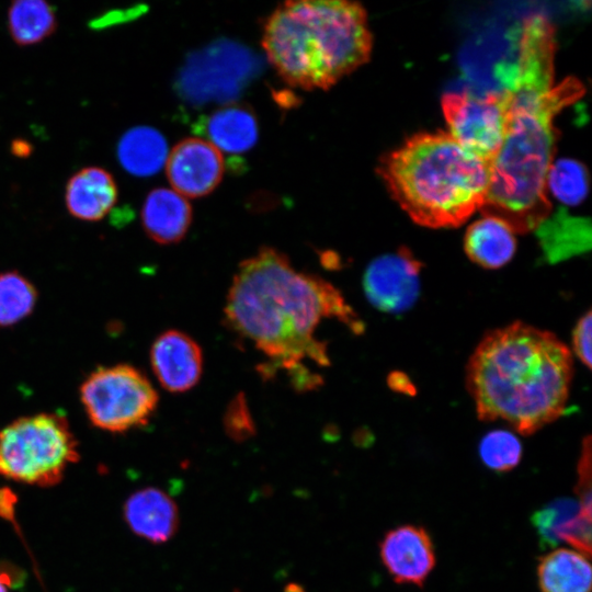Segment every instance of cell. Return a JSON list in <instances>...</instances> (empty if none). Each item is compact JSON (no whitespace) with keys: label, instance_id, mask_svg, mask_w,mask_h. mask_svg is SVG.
Wrapping results in <instances>:
<instances>
[{"label":"cell","instance_id":"cell-17","mask_svg":"<svg viewBox=\"0 0 592 592\" xmlns=\"http://www.w3.org/2000/svg\"><path fill=\"white\" fill-rule=\"evenodd\" d=\"M192 218L190 202L172 189L158 187L150 191L141 208L144 230L159 244L181 241L189 231Z\"/></svg>","mask_w":592,"mask_h":592},{"label":"cell","instance_id":"cell-5","mask_svg":"<svg viewBox=\"0 0 592 592\" xmlns=\"http://www.w3.org/2000/svg\"><path fill=\"white\" fill-rule=\"evenodd\" d=\"M379 172L411 219L431 228L463 224L489 187V163L447 133L414 135L383 158Z\"/></svg>","mask_w":592,"mask_h":592},{"label":"cell","instance_id":"cell-16","mask_svg":"<svg viewBox=\"0 0 592 592\" xmlns=\"http://www.w3.org/2000/svg\"><path fill=\"white\" fill-rule=\"evenodd\" d=\"M118 198L116 181L101 167H86L67 182L65 192L69 214L80 220L99 221L114 207Z\"/></svg>","mask_w":592,"mask_h":592},{"label":"cell","instance_id":"cell-30","mask_svg":"<svg viewBox=\"0 0 592 592\" xmlns=\"http://www.w3.org/2000/svg\"><path fill=\"white\" fill-rule=\"evenodd\" d=\"M12 152L19 157H26L31 152V145L25 140H14L12 143Z\"/></svg>","mask_w":592,"mask_h":592},{"label":"cell","instance_id":"cell-25","mask_svg":"<svg viewBox=\"0 0 592 592\" xmlns=\"http://www.w3.org/2000/svg\"><path fill=\"white\" fill-rule=\"evenodd\" d=\"M35 286L22 274H0V327L13 326L30 316L36 305Z\"/></svg>","mask_w":592,"mask_h":592},{"label":"cell","instance_id":"cell-15","mask_svg":"<svg viewBox=\"0 0 592 592\" xmlns=\"http://www.w3.org/2000/svg\"><path fill=\"white\" fill-rule=\"evenodd\" d=\"M123 513L132 532L153 544L169 542L179 528L177 503L156 487L132 493L125 501Z\"/></svg>","mask_w":592,"mask_h":592},{"label":"cell","instance_id":"cell-14","mask_svg":"<svg viewBox=\"0 0 592 592\" xmlns=\"http://www.w3.org/2000/svg\"><path fill=\"white\" fill-rule=\"evenodd\" d=\"M532 523L542 545L554 547L563 542L590 557L591 511L577 499H558L546 504L533 514Z\"/></svg>","mask_w":592,"mask_h":592},{"label":"cell","instance_id":"cell-29","mask_svg":"<svg viewBox=\"0 0 592 592\" xmlns=\"http://www.w3.org/2000/svg\"><path fill=\"white\" fill-rule=\"evenodd\" d=\"M591 334H592V315L588 310L577 322L572 333V349L576 356L588 367L591 368Z\"/></svg>","mask_w":592,"mask_h":592},{"label":"cell","instance_id":"cell-20","mask_svg":"<svg viewBox=\"0 0 592 592\" xmlns=\"http://www.w3.org/2000/svg\"><path fill=\"white\" fill-rule=\"evenodd\" d=\"M537 578L540 592H590L589 557L573 548H557L540 558Z\"/></svg>","mask_w":592,"mask_h":592},{"label":"cell","instance_id":"cell-19","mask_svg":"<svg viewBox=\"0 0 592 592\" xmlns=\"http://www.w3.org/2000/svg\"><path fill=\"white\" fill-rule=\"evenodd\" d=\"M464 248L473 262L486 269H499L515 253V231L503 219L485 214L467 229Z\"/></svg>","mask_w":592,"mask_h":592},{"label":"cell","instance_id":"cell-23","mask_svg":"<svg viewBox=\"0 0 592 592\" xmlns=\"http://www.w3.org/2000/svg\"><path fill=\"white\" fill-rule=\"evenodd\" d=\"M57 29L55 9L45 0H15L8 10V30L19 46L38 44Z\"/></svg>","mask_w":592,"mask_h":592},{"label":"cell","instance_id":"cell-8","mask_svg":"<svg viewBox=\"0 0 592 592\" xmlns=\"http://www.w3.org/2000/svg\"><path fill=\"white\" fill-rule=\"evenodd\" d=\"M254 71L249 50L223 41L191 56L178 86L182 96L194 103L231 101Z\"/></svg>","mask_w":592,"mask_h":592},{"label":"cell","instance_id":"cell-31","mask_svg":"<svg viewBox=\"0 0 592 592\" xmlns=\"http://www.w3.org/2000/svg\"><path fill=\"white\" fill-rule=\"evenodd\" d=\"M284 592H305L304 588L295 582L288 583Z\"/></svg>","mask_w":592,"mask_h":592},{"label":"cell","instance_id":"cell-10","mask_svg":"<svg viewBox=\"0 0 592 592\" xmlns=\"http://www.w3.org/2000/svg\"><path fill=\"white\" fill-rule=\"evenodd\" d=\"M421 264L407 249L376 258L364 274V292L376 308L400 312L417 299Z\"/></svg>","mask_w":592,"mask_h":592},{"label":"cell","instance_id":"cell-9","mask_svg":"<svg viewBox=\"0 0 592 592\" xmlns=\"http://www.w3.org/2000/svg\"><path fill=\"white\" fill-rule=\"evenodd\" d=\"M442 109L447 134L465 150L489 163L505 132L506 110L502 94L447 93L442 98Z\"/></svg>","mask_w":592,"mask_h":592},{"label":"cell","instance_id":"cell-18","mask_svg":"<svg viewBox=\"0 0 592 592\" xmlns=\"http://www.w3.org/2000/svg\"><path fill=\"white\" fill-rule=\"evenodd\" d=\"M206 140L220 152L242 153L251 149L259 136L258 118L246 104L228 103L205 119Z\"/></svg>","mask_w":592,"mask_h":592},{"label":"cell","instance_id":"cell-12","mask_svg":"<svg viewBox=\"0 0 592 592\" xmlns=\"http://www.w3.org/2000/svg\"><path fill=\"white\" fill-rule=\"evenodd\" d=\"M150 364L159 384L166 390L185 392L201 379L203 352L192 337L170 329L155 339L150 348Z\"/></svg>","mask_w":592,"mask_h":592},{"label":"cell","instance_id":"cell-1","mask_svg":"<svg viewBox=\"0 0 592 592\" xmlns=\"http://www.w3.org/2000/svg\"><path fill=\"white\" fill-rule=\"evenodd\" d=\"M554 29L546 18L524 21L516 64L500 69L506 110L502 144L489 162L481 209L515 232L536 229L550 210L545 182L551 164L555 116L583 94L577 79L554 84Z\"/></svg>","mask_w":592,"mask_h":592},{"label":"cell","instance_id":"cell-2","mask_svg":"<svg viewBox=\"0 0 592 592\" xmlns=\"http://www.w3.org/2000/svg\"><path fill=\"white\" fill-rule=\"evenodd\" d=\"M224 314L231 331L269 360L260 366L263 376L283 371L300 391L321 384V376L307 363L330 365L327 343L316 335L323 320L337 319L355 333L364 330L338 288L297 271L284 253L270 247L239 264Z\"/></svg>","mask_w":592,"mask_h":592},{"label":"cell","instance_id":"cell-11","mask_svg":"<svg viewBox=\"0 0 592 592\" xmlns=\"http://www.w3.org/2000/svg\"><path fill=\"white\" fill-rule=\"evenodd\" d=\"M167 178L172 190L184 197H202L220 183L225 164L221 152L204 138L179 141L166 161Z\"/></svg>","mask_w":592,"mask_h":592},{"label":"cell","instance_id":"cell-26","mask_svg":"<svg viewBox=\"0 0 592 592\" xmlns=\"http://www.w3.org/2000/svg\"><path fill=\"white\" fill-rule=\"evenodd\" d=\"M479 455L490 469L508 471L519 465L522 458V444L512 432L494 430L480 441Z\"/></svg>","mask_w":592,"mask_h":592},{"label":"cell","instance_id":"cell-13","mask_svg":"<svg viewBox=\"0 0 592 592\" xmlns=\"http://www.w3.org/2000/svg\"><path fill=\"white\" fill-rule=\"evenodd\" d=\"M380 558L398 583L422 585L435 566L434 547L429 534L414 525L389 531L380 543Z\"/></svg>","mask_w":592,"mask_h":592},{"label":"cell","instance_id":"cell-7","mask_svg":"<svg viewBox=\"0 0 592 592\" xmlns=\"http://www.w3.org/2000/svg\"><path fill=\"white\" fill-rule=\"evenodd\" d=\"M80 400L95 428L123 433L148 423L159 396L138 368L116 364L91 372L80 386Z\"/></svg>","mask_w":592,"mask_h":592},{"label":"cell","instance_id":"cell-27","mask_svg":"<svg viewBox=\"0 0 592 592\" xmlns=\"http://www.w3.org/2000/svg\"><path fill=\"white\" fill-rule=\"evenodd\" d=\"M224 428L227 435L237 442L254 435L255 425L244 395H237L228 405L224 414Z\"/></svg>","mask_w":592,"mask_h":592},{"label":"cell","instance_id":"cell-21","mask_svg":"<svg viewBox=\"0 0 592 592\" xmlns=\"http://www.w3.org/2000/svg\"><path fill=\"white\" fill-rule=\"evenodd\" d=\"M169 155L163 135L150 126H136L121 137L117 159L128 173L149 177L166 164Z\"/></svg>","mask_w":592,"mask_h":592},{"label":"cell","instance_id":"cell-3","mask_svg":"<svg viewBox=\"0 0 592 592\" xmlns=\"http://www.w3.org/2000/svg\"><path fill=\"white\" fill-rule=\"evenodd\" d=\"M571 378L569 348L551 332L523 322L486 334L466 374L478 418L502 420L525 435L563 413Z\"/></svg>","mask_w":592,"mask_h":592},{"label":"cell","instance_id":"cell-4","mask_svg":"<svg viewBox=\"0 0 592 592\" xmlns=\"http://www.w3.org/2000/svg\"><path fill=\"white\" fill-rule=\"evenodd\" d=\"M262 47L287 84L327 90L368 60L372 35L357 2L286 1L266 19Z\"/></svg>","mask_w":592,"mask_h":592},{"label":"cell","instance_id":"cell-22","mask_svg":"<svg viewBox=\"0 0 592 592\" xmlns=\"http://www.w3.org/2000/svg\"><path fill=\"white\" fill-rule=\"evenodd\" d=\"M545 255L550 262L580 254L590 248V224L560 212L549 220L546 218L536 228Z\"/></svg>","mask_w":592,"mask_h":592},{"label":"cell","instance_id":"cell-6","mask_svg":"<svg viewBox=\"0 0 592 592\" xmlns=\"http://www.w3.org/2000/svg\"><path fill=\"white\" fill-rule=\"evenodd\" d=\"M79 458L77 439L62 414L24 415L0 430V476L4 478L52 487Z\"/></svg>","mask_w":592,"mask_h":592},{"label":"cell","instance_id":"cell-28","mask_svg":"<svg viewBox=\"0 0 592 592\" xmlns=\"http://www.w3.org/2000/svg\"><path fill=\"white\" fill-rule=\"evenodd\" d=\"M577 500L588 511H591V439L583 440L582 451L578 463Z\"/></svg>","mask_w":592,"mask_h":592},{"label":"cell","instance_id":"cell-24","mask_svg":"<svg viewBox=\"0 0 592 592\" xmlns=\"http://www.w3.org/2000/svg\"><path fill=\"white\" fill-rule=\"evenodd\" d=\"M546 193L557 201L577 206L584 201L589 191V174L585 167L569 158L553 161L546 177Z\"/></svg>","mask_w":592,"mask_h":592}]
</instances>
